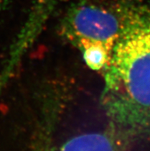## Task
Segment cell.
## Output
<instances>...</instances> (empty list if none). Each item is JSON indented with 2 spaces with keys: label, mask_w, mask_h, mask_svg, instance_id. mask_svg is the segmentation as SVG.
I'll list each match as a JSON object with an SVG mask.
<instances>
[{
  "label": "cell",
  "mask_w": 150,
  "mask_h": 151,
  "mask_svg": "<svg viewBox=\"0 0 150 151\" xmlns=\"http://www.w3.org/2000/svg\"><path fill=\"white\" fill-rule=\"evenodd\" d=\"M103 105L123 136L150 134V4L136 8L105 68Z\"/></svg>",
  "instance_id": "obj_1"
},
{
  "label": "cell",
  "mask_w": 150,
  "mask_h": 151,
  "mask_svg": "<svg viewBox=\"0 0 150 151\" xmlns=\"http://www.w3.org/2000/svg\"><path fill=\"white\" fill-rule=\"evenodd\" d=\"M134 9L126 18L100 6L84 5L68 14L63 30L81 54L100 51L111 57L116 42L131 20Z\"/></svg>",
  "instance_id": "obj_2"
},
{
  "label": "cell",
  "mask_w": 150,
  "mask_h": 151,
  "mask_svg": "<svg viewBox=\"0 0 150 151\" xmlns=\"http://www.w3.org/2000/svg\"><path fill=\"white\" fill-rule=\"evenodd\" d=\"M119 148L113 136L93 132L70 138L54 151H120Z\"/></svg>",
  "instance_id": "obj_3"
},
{
  "label": "cell",
  "mask_w": 150,
  "mask_h": 151,
  "mask_svg": "<svg viewBox=\"0 0 150 151\" xmlns=\"http://www.w3.org/2000/svg\"><path fill=\"white\" fill-rule=\"evenodd\" d=\"M9 0H0V6H2L4 4H6V2H8Z\"/></svg>",
  "instance_id": "obj_4"
}]
</instances>
